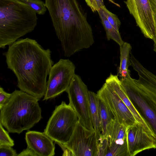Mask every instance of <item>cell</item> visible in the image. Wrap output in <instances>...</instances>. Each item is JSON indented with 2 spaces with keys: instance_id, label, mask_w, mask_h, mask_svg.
Wrapping results in <instances>:
<instances>
[{
  "instance_id": "obj_15",
  "label": "cell",
  "mask_w": 156,
  "mask_h": 156,
  "mask_svg": "<svg viewBox=\"0 0 156 156\" xmlns=\"http://www.w3.org/2000/svg\"><path fill=\"white\" fill-rule=\"evenodd\" d=\"M105 83L118 95L128 108L136 122L142 125L147 132L153 137H156L147 123L137 111L122 89L118 76L111 73L106 80Z\"/></svg>"
},
{
  "instance_id": "obj_9",
  "label": "cell",
  "mask_w": 156,
  "mask_h": 156,
  "mask_svg": "<svg viewBox=\"0 0 156 156\" xmlns=\"http://www.w3.org/2000/svg\"><path fill=\"white\" fill-rule=\"evenodd\" d=\"M76 67L68 59H60L52 66L43 100L57 96L66 91L75 74Z\"/></svg>"
},
{
  "instance_id": "obj_21",
  "label": "cell",
  "mask_w": 156,
  "mask_h": 156,
  "mask_svg": "<svg viewBox=\"0 0 156 156\" xmlns=\"http://www.w3.org/2000/svg\"><path fill=\"white\" fill-rule=\"evenodd\" d=\"M30 6L37 14L43 15L47 8L45 4L41 0H21Z\"/></svg>"
},
{
  "instance_id": "obj_22",
  "label": "cell",
  "mask_w": 156,
  "mask_h": 156,
  "mask_svg": "<svg viewBox=\"0 0 156 156\" xmlns=\"http://www.w3.org/2000/svg\"><path fill=\"white\" fill-rule=\"evenodd\" d=\"M109 22L117 30L119 31L121 22L117 16L108 10L105 6L101 8Z\"/></svg>"
},
{
  "instance_id": "obj_11",
  "label": "cell",
  "mask_w": 156,
  "mask_h": 156,
  "mask_svg": "<svg viewBox=\"0 0 156 156\" xmlns=\"http://www.w3.org/2000/svg\"><path fill=\"white\" fill-rule=\"evenodd\" d=\"M97 94L120 124L127 127L137 122L128 108L105 83Z\"/></svg>"
},
{
  "instance_id": "obj_6",
  "label": "cell",
  "mask_w": 156,
  "mask_h": 156,
  "mask_svg": "<svg viewBox=\"0 0 156 156\" xmlns=\"http://www.w3.org/2000/svg\"><path fill=\"white\" fill-rule=\"evenodd\" d=\"M120 80L122 89L156 137V104L155 101L137 86L130 74Z\"/></svg>"
},
{
  "instance_id": "obj_23",
  "label": "cell",
  "mask_w": 156,
  "mask_h": 156,
  "mask_svg": "<svg viewBox=\"0 0 156 156\" xmlns=\"http://www.w3.org/2000/svg\"><path fill=\"white\" fill-rule=\"evenodd\" d=\"M14 145V141L9 136L8 133L3 127L0 123V146L6 145L12 147Z\"/></svg>"
},
{
  "instance_id": "obj_18",
  "label": "cell",
  "mask_w": 156,
  "mask_h": 156,
  "mask_svg": "<svg viewBox=\"0 0 156 156\" xmlns=\"http://www.w3.org/2000/svg\"><path fill=\"white\" fill-rule=\"evenodd\" d=\"M120 46V63L119 68L118 76L121 78H126L129 74L130 71L128 69L131 65L129 54L132 49L130 44L124 42Z\"/></svg>"
},
{
  "instance_id": "obj_10",
  "label": "cell",
  "mask_w": 156,
  "mask_h": 156,
  "mask_svg": "<svg viewBox=\"0 0 156 156\" xmlns=\"http://www.w3.org/2000/svg\"><path fill=\"white\" fill-rule=\"evenodd\" d=\"M126 128L115 119L106 137L99 141L98 156H128Z\"/></svg>"
},
{
  "instance_id": "obj_17",
  "label": "cell",
  "mask_w": 156,
  "mask_h": 156,
  "mask_svg": "<svg viewBox=\"0 0 156 156\" xmlns=\"http://www.w3.org/2000/svg\"><path fill=\"white\" fill-rule=\"evenodd\" d=\"M89 93L91 122L99 143L101 133L99 110L100 99L97 93L90 91Z\"/></svg>"
},
{
  "instance_id": "obj_24",
  "label": "cell",
  "mask_w": 156,
  "mask_h": 156,
  "mask_svg": "<svg viewBox=\"0 0 156 156\" xmlns=\"http://www.w3.org/2000/svg\"><path fill=\"white\" fill-rule=\"evenodd\" d=\"M12 147L6 145L0 146V156H17L16 151Z\"/></svg>"
},
{
  "instance_id": "obj_19",
  "label": "cell",
  "mask_w": 156,
  "mask_h": 156,
  "mask_svg": "<svg viewBox=\"0 0 156 156\" xmlns=\"http://www.w3.org/2000/svg\"><path fill=\"white\" fill-rule=\"evenodd\" d=\"M99 99V110L101 127V139L106 137L109 129L115 119L103 101Z\"/></svg>"
},
{
  "instance_id": "obj_16",
  "label": "cell",
  "mask_w": 156,
  "mask_h": 156,
  "mask_svg": "<svg viewBox=\"0 0 156 156\" xmlns=\"http://www.w3.org/2000/svg\"><path fill=\"white\" fill-rule=\"evenodd\" d=\"M130 65L136 71L139 76L138 80L133 79L136 85L156 93V75L144 68L130 53Z\"/></svg>"
},
{
  "instance_id": "obj_5",
  "label": "cell",
  "mask_w": 156,
  "mask_h": 156,
  "mask_svg": "<svg viewBox=\"0 0 156 156\" xmlns=\"http://www.w3.org/2000/svg\"><path fill=\"white\" fill-rule=\"evenodd\" d=\"M78 122L73 108L62 101L55 107L44 132L58 145L65 144L70 139Z\"/></svg>"
},
{
  "instance_id": "obj_12",
  "label": "cell",
  "mask_w": 156,
  "mask_h": 156,
  "mask_svg": "<svg viewBox=\"0 0 156 156\" xmlns=\"http://www.w3.org/2000/svg\"><path fill=\"white\" fill-rule=\"evenodd\" d=\"M144 36L156 38L152 11L149 0H126L124 2Z\"/></svg>"
},
{
  "instance_id": "obj_27",
  "label": "cell",
  "mask_w": 156,
  "mask_h": 156,
  "mask_svg": "<svg viewBox=\"0 0 156 156\" xmlns=\"http://www.w3.org/2000/svg\"><path fill=\"white\" fill-rule=\"evenodd\" d=\"M85 1L93 12L98 11V8L95 0H85Z\"/></svg>"
},
{
  "instance_id": "obj_20",
  "label": "cell",
  "mask_w": 156,
  "mask_h": 156,
  "mask_svg": "<svg viewBox=\"0 0 156 156\" xmlns=\"http://www.w3.org/2000/svg\"><path fill=\"white\" fill-rule=\"evenodd\" d=\"M97 12L105 30L107 40L109 41L112 39L119 46L123 44L124 42L122 39L119 31L116 30L109 22L101 8Z\"/></svg>"
},
{
  "instance_id": "obj_26",
  "label": "cell",
  "mask_w": 156,
  "mask_h": 156,
  "mask_svg": "<svg viewBox=\"0 0 156 156\" xmlns=\"http://www.w3.org/2000/svg\"><path fill=\"white\" fill-rule=\"evenodd\" d=\"M153 14L155 29L156 32V0H149Z\"/></svg>"
},
{
  "instance_id": "obj_28",
  "label": "cell",
  "mask_w": 156,
  "mask_h": 156,
  "mask_svg": "<svg viewBox=\"0 0 156 156\" xmlns=\"http://www.w3.org/2000/svg\"><path fill=\"white\" fill-rule=\"evenodd\" d=\"M95 1L98 9L105 6L103 0H95Z\"/></svg>"
},
{
  "instance_id": "obj_7",
  "label": "cell",
  "mask_w": 156,
  "mask_h": 156,
  "mask_svg": "<svg viewBox=\"0 0 156 156\" xmlns=\"http://www.w3.org/2000/svg\"><path fill=\"white\" fill-rule=\"evenodd\" d=\"M66 92L69 104L76 112L79 122L86 129L94 130L91 119L89 91L79 76L74 75Z\"/></svg>"
},
{
  "instance_id": "obj_25",
  "label": "cell",
  "mask_w": 156,
  "mask_h": 156,
  "mask_svg": "<svg viewBox=\"0 0 156 156\" xmlns=\"http://www.w3.org/2000/svg\"><path fill=\"white\" fill-rule=\"evenodd\" d=\"M11 96V93L6 92L3 88L0 87V108L6 104L9 101Z\"/></svg>"
},
{
  "instance_id": "obj_13",
  "label": "cell",
  "mask_w": 156,
  "mask_h": 156,
  "mask_svg": "<svg viewBox=\"0 0 156 156\" xmlns=\"http://www.w3.org/2000/svg\"><path fill=\"white\" fill-rule=\"evenodd\" d=\"M126 136L128 156H134L146 150L156 148V138L136 122L127 126Z\"/></svg>"
},
{
  "instance_id": "obj_2",
  "label": "cell",
  "mask_w": 156,
  "mask_h": 156,
  "mask_svg": "<svg viewBox=\"0 0 156 156\" xmlns=\"http://www.w3.org/2000/svg\"><path fill=\"white\" fill-rule=\"evenodd\" d=\"M45 3L65 56L93 44L92 28L77 0H45Z\"/></svg>"
},
{
  "instance_id": "obj_1",
  "label": "cell",
  "mask_w": 156,
  "mask_h": 156,
  "mask_svg": "<svg viewBox=\"0 0 156 156\" xmlns=\"http://www.w3.org/2000/svg\"><path fill=\"white\" fill-rule=\"evenodd\" d=\"M3 54L20 90L39 100L44 97L47 77L54 65L50 50L44 49L35 40L26 38L9 45Z\"/></svg>"
},
{
  "instance_id": "obj_29",
  "label": "cell",
  "mask_w": 156,
  "mask_h": 156,
  "mask_svg": "<svg viewBox=\"0 0 156 156\" xmlns=\"http://www.w3.org/2000/svg\"><path fill=\"white\" fill-rule=\"evenodd\" d=\"M154 42V51L156 53V38L153 39Z\"/></svg>"
},
{
  "instance_id": "obj_8",
  "label": "cell",
  "mask_w": 156,
  "mask_h": 156,
  "mask_svg": "<svg viewBox=\"0 0 156 156\" xmlns=\"http://www.w3.org/2000/svg\"><path fill=\"white\" fill-rule=\"evenodd\" d=\"M98 144L94 130L86 129L78 122L69 141L58 145L62 155L98 156Z\"/></svg>"
},
{
  "instance_id": "obj_3",
  "label": "cell",
  "mask_w": 156,
  "mask_h": 156,
  "mask_svg": "<svg viewBox=\"0 0 156 156\" xmlns=\"http://www.w3.org/2000/svg\"><path fill=\"white\" fill-rule=\"evenodd\" d=\"M36 13L21 0H0V48H4L33 31Z\"/></svg>"
},
{
  "instance_id": "obj_4",
  "label": "cell",
  "mask_w": 156,
  "mask_h": 156,
  "mask_svg": "<svg viewBox=\"0 0 156 156\" xmlns=\"http://www.w3.org/2000/svg\"><path fill=\"white\" fill-rule=\"evenodd\" d=\"M39 100L21 90H15L0 108V123L9 133L20 134L30 129L42 118Z\"/></svg>"
},
{
  "instance_id": "obj_14",
  "label": "cell",
  "mask_w": 156,
  "mask_h": 156,
  "mask_svg": "<svg viewBox=\"0 0 156 156\" xmlns=\"http://www.w3.org/2000/svg\"><path fill=\"white\" fill-rule=\"evenodd\" d=\"M25 139L26 149L18 156H52L55 154L53 141L44 132L28 131L26 133Z\"/></svg>"
}]
</instances>
